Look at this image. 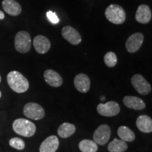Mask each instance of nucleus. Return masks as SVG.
Listing matches in <instances>:
<instances>
[{"label": "nucleus", "instance_id": "f257e3e1", "mask_svg": "<svg viewBox=\"0 0 152 152\" xmlns=\"http://www.w3.org/2000/svg\"><path fill=\"white\" fill-rule=\"evenodd\" d=\"M7 79L9 86L15 92L24 93L29 88V82L20 72L11 71L7 75Z\"/></svg>", "mask_w": 152, "mask_h": 152}, {"label": "nucleus", "instance_id": "f03ea898", "mask_svg": "<svg viewBox=\"0 0 152 152\" xmlns=\"http://www.w3.org/2000/svg\"><path fill=\"white\" fill-rule=\"evenodd\" d=\"M14 132L23 137H30L33 136L36 132V126L33 122L25 118L15 120L12 125Z\"/></svg>", "mask_w": 152, "mask_h": 152}, {"label": "nucleus", "instance_id": "7ed1b4c3", "mask_svg": "<svg viewBox=\"0 0 152 152\" xmlns=\"http://www.w3.org/2000/svg\"><path fill=\"white\" fill-rule=\"evenodd\" d=\"M107 20L113 24H122L125 21L126 14L122 7L118 4H111L105 11Z\"/></svg>", "mask_w": 152, "mask_h": 152}, {"label": "nucleus", "instance_id": "20e7f679", "mask_svg": "<svg viewBox=\"0 0 152 152\" xmlns=\"http://www.w3.org/2000/svg\"><path fill=\"white\" fill-rule=\"evenodd\" d=\"M15 48L17 52L25 54L31 48V38L28 32L20 31L16 34L14 39Z\"/></svg>", "mask_w": 152, "mask_h": 152}, {"label": "nucleus", "instance_id": "39448f33", "mask_svg": "<svg viewBox=\"0 0 152 152\" xmlns=\"http://www.w3.org/2000/svg\"><path fill=\"white\" fill-rule=\"evenodd\" d=\"M23 113L28 118L38 121L45 116V110L42 106L35 102L26 104L23 108Z\"/></svg>", "mask_w": 152, "mask_h": 152}, {"label": "nucleus", "instance_id": "423d86ee", "mask_svg": "<svg viewBox=\"0 0 152 152\" xmlns=\"http://www.w3.org/2000/svg\"><path fill=\"white\" fill-rule=\"evenodd\" d=\"M131 83L139 94L147 95L151 92V87L140 74H135L131 78Z\"/></svg>", "mask_w": 152, "mask_h": 152}, {"label": "nucleus", "instance_id": "0eeeda50", "mask_svg": "<svg viewBox=\"0 0 152 152\" xmlns=\"http://www.w3.org/2000/svg\"><path fill=\"white\" fill-rule=\"evenodd\" d=\"M96 110L99 114L101 115L106 117H112L115 116L120 113L121 109H120L119 104L114 101L107 102V103L99 104L96 107Z\"/></svg>", "mask_w": 152, "mask_h": 152}, {"label": "nucleus", "instance_id": "6e6552de", "mask_svg": "<svg viewBox=\"0 0 152 152\" xmlns=\"http://www.w3.org/2000/svg\"><path fill=\"white\" fill-rule=\"evenodd\" d=\"M111 137V129L107 125H101L94 131L93 140L96 144L104 145L109 142Z\"/></svg>", "mask_w": 152, "mask_h": 152}, {"label": "nucleus", "instance_id": "1a4fd4ad", "mask_svg": "<svg viewBox=\"0 0 152 152\" xmlns=\"http://www.w3.org/2000/svg\"><path fill=\"white\" fill-rule=\"evenodd\" d=\"M144 42V35L141 33L132 34L128 37L125 43L127 51L130 53L137 52Z\"/></svg>", "mask_w": 152, "mask_h": 152}, {"label": "nucleus", "instance_id": "9d476101", "mask_svg": "<svg viewBox=\"0 0 152 152\" xmlns=\"http://www.w3.org/2000/svg\"><path fill=\"white\" fill-rule=\"evenodd\" d=\"M61 34L63 37L73 45H77L81 42L80 34L71 26H67L62 28Z\"/></svg>", "mask_w": 152, "mask_h": 152}, {"label": "nucleus", "instance_id": "9b49d317", "mask_svg": "<svg viewBox=\"0 0 152 152\" xmlns=\"http://www.w3.org/2000/svg\"><path fill=\"white\" fill-rule=\"evenodd\" d=\"M33 46L38 54H44L50 49L51 43L49 39L43 35H37L33 39Z\"/></svg>", "mask_w": 152, "mask_h": 152}, {"label": "nucleus", "instance_id": "f8f14e48", "mask_svg": "<svg viewBox=\"0 0 152 152\" xmlns=\"http://www.w3.org/2000/svg\"><path fill=\"white\" fill-rule=\"evenodd\" d=\"M151 11L149 7L147 4H141L139 6L136 11L135 19L140 23L147 24L151 20Z\"/></svg>", "mask_w": 152, "mask_h": 152}, {"label": "nucleus", "instance_id": "ddd939ff", "mask_svg": "<svg viewBox=\"0 0 152 152\" xmlns=\"http://www.w3.org/2000/svg\"><path fill=\"white\" fill-rule=\"evenodd\" d=\"M90 80L87 75L84 73H79L74 79V85L80 92L86 93L90 90Z\"/></svg>", "mask_w": 152, "mask_h": 152}, {"label": "nucleus", "instance_id": "4468645a", "mask_svg": "<svg viewBox=\"0 0 152 152\" xmlns=\"http://www.w3.org/2000/svg\"><path fill=\"white\" fill-rule=\"evenodd\" d=\"M59 146V141L56 136L51 135L42 142L39 152H56Z\"/></svg>", "mask_w": 152, "mask_h": 152}, {"label": "nucleus", "instance_id": "2eb2a0df", "mask_svg": "<svg viewBox=\"0 0 152 152\" xmlns=\"http://www.w3.org/2000/svg\"><path fill=\"white\" fill-rule=\"evenodd\" d=\"M44 77L47 84L53 87H58L63 84V79L59 74L53 70L48 69L44 73Z\"/></svg>", "mask_w": 152, "mask_h": 152}, {"label": "nucleus", "instance_id": "dca6fc26", "mask_svg": "<svg viewBox=\"0 0 152 152\" xmlns=\"http://www.w3.org/2000/svg\"><path fill=\"white\" fill-rule=\"evenodd\" d=\"M123 104L126 107L136 111H140L145 108L144 101L140 97L134 96H125L123 99Z\"/></svg>", "mask_w": 152, "mask_h": 152}, {"label": "nucleus", "instance_id": "f3484780", "mask_svg": "<svg viewBox=\"0 0 152 152\" xmlns=\"http://www.w3.org/2000/svg\"><path fill=\"white\" fill-rule=\"evenodd\" d=\"M2 7L7 14L12 16H18L22 11L20 5L15 0H3Z\"/></svg>", "mask_w": 152, "mask_h": 152}, {"label": "nucleus", "instance_id": "a211bd4d", "mask_svg": "<svg viewBox=\"0 0 152 152\" xmlns=\"http://www.w3.org/2000/svg\"><path fill=\"white\" fill-rule=\"evenodd\" d=\"M137 128L141 132L150 133L152 132V120L147 115H142L137 118L136 121Z\"/></svg>", "mask_w": 152, "mask_h": 152}, {"label": "nucleus", "instance_id": "6ab92c4d", "mask_svg": "<svg viewBox=\"0 0 152 152\" xmlns=\"http://www.w3.org/2000/svg\"><path fill=\"white\" fill-rule=\"evenodd\" d=\"M76 130L75 126L69 123H64L58 127V134L61 138H68L75 133Z\"/></svg>", "mask_w": 152, "mask_h": 152}, {"label": "nucleus", "instance_id": "aec40b11", "mask_svg": "<svg viewBox=\"0 0 152 152\" xmlns=\"http://www.w3.org/2000/svg\"><path fill=\"white\" fill-rule=\"evenodd\" d=\"M128 144L124 141L118 139H114L108 145L110 152H125L128 149Z\"/></svg>", "mask_w": 152, "mask_h": 152}, {"label": "nucleus", "instance_id": "412c9836", "mask_svg": "<svg viewBox=\"0 0 152 152\" xmlns=\"http://www.w3.org/2000/svg\"><path fill=\"white\" fill-rule=\"evenodd\" d=\"M118 135L124 142H132L135 139V134L130 128L126 126H121L118 129Z\"/></svg>", "mask_w": 152, "mask_h": 152}, {"label": "nucleus", "instance_id": "4be33fe9", "mask_svg": "<svg viewBox=\"0 0 152 152\" xmlns=\"http://www.w3.org/2000/svg\"><path fill=\"white\" fill-rule=\"evenodd\" d=\"M79 149L82 152H96L97 144L90 140H83L79 143Z\"/></svg>", "mask_w": 152, "mask_h": 152}, {"label": "nucleus", "instance_id": "5701e85b", "mask_svg": "<svg viewBox=\"0 0 152 152\" xmlns=\"http://www.w3.org/2000/svg\"><path fill=\"white\" fill-rule=\"evenodd\" d=\"M104 63L108 67L113 68L117 64V56L113 52H109L104 55Z\"/></svg>", "mask_w": 152, "mask_h": 152}, {"label": "nucleus", "instance_id": "b1692460", "mask_svg": "<svg viewBox=\"0 0 152 152\" xmlns=\"http://www.w3.org/2000/svg\"><path fill=\"white\" fill-rule=\"evenodd\" d=\"M9 145L11 147L18 150H23L25 148V147H26V144H25L23 140L18 137L11 138L9 140Z\"/></svg>", "mask_w": 152, "mask_h": 152}, {"label": "nucleus", "instance_id": "393cba45", "mask_svg": "<svg viewBox=\"0 0 152 152\" xmlns=\"http://www.w3.org/2000/svg\"><path fill=\"white\" fill-rule=\"evenodd\" d=\"M47 17L48 20L53 24H57L60 21L59 18L55 12H53L52 11H47Z\"/></svg>", "mask_w": 152, "mask_h": 152}, {"label": "nucleus", "instance_id": "a878e982", "mask_svg": "<svg viewBox=\"0 0 152 152\" xmlns=\"http://www.w3.org/2000/svg\"><path fill=\"white\" fill-rule=\"evenodd\" d=\"M4 17H5V15L4 14L3 11H0V20H3V19L4 18Z\"/></svg>", "mask_w": 152, "mask_h": 152}, {"label": "nucleus", "instance_id": "bb28decb", "mask_svg": "<svg viewBox=\"0 0 152 152\" xmlns=\"http://www.w3.org/2000/svg\"><path fill=\"white\" fill-rule=\"evenodd\" d=\"M1 97V91H0V98Z\"/></svg>", "mask_w": 152, "mask_h": 152}, {"label": "nucleus", "instance_id": "cd10ccee", "mask_svg": "<svg viewBox=\"0 0 152 152\" xmlns=\"http://www.w3.org/2000/svg\"><path fill=\"white\" fill-rule=\"evenodd\" d=\"M105 99V97H102V100H104Z\"/></svg>", "mask_w": 152, "mask_h": 152}, {"label": "nucleus", "instance_id": "c85d7f7f", "mask_svg": "<svg viewBox=\"0 0 152 152\" xmlns=\"http://www.w3.org/2000/svg\"><path fill=\"white\" fill-rule=\"evenodd\" d=\"M1 76H0V83H1Z\"/></svg>", "mask_w": 152, "mask_h": 152}]
</instances>
